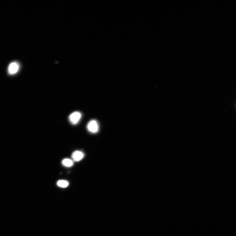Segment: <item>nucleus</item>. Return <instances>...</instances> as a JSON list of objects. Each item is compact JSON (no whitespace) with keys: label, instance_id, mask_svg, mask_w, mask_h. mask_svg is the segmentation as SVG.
<instances>
[{"label":"nucleus","instance_id":"obj_1","mask_svg":"<svg viewBox=\"0 0 236 236\" xmlns=\"http://www.w3.org/2000/svg\"><path fill=\"white\" fill-rule=\"evenodd\" d=\"M87 129L92 133H96L99 129V126L97 121L92 120L88 123Z\"/></svg>","mask_w":236,"mask_h":236},{"label":"nucleus","instance_id":"obj_2","mask_svg":"<svg viewBox=\"0 0 236 236\" xmlns=\"http://www.w3.org/2000/svg\"><path fill=\"white\" fill-rule=\"evenodd\" d=\"M81 116L82 114L80 112H75L72 113L69 116V120L72 124L76 125L80 121Z\"/></svg>","mask_w":236,"mask_h":236},{"label":"nucleus","instance_id":"obj_3","mask_svg":"<svg viewBox=\"0 0 236 236\" xmlns=\"http://www.w3.org/2000/svg\"><path fill=\"white\" fill-rule=\"evenodd\" d=\"M19 66L16 62H13L10 64L8 67V72L9 74L13 75L16 73L18 71Z\"/></svg>","mask_w":236,"mask_h":236},{"label":"nucleus","instance_id":"obj_4","mask_svg":"<svg viewBox=\"0 0 236 236\" xmlns=\"http://www.w3.org/2000/svg\"><path fill=\"white\" fill-rule=\"evenodd\" d=\"M84 156L85 155L82 152L76 151L73 152L72 155V158L73 161L77 162L81 160Z\"/></svg>","mask_w":236,"mask_h":236},{"label":"nucleus","instance_id":"obj_5","mask_svg":"<svg viewBox=\"0 0 236 236\" xmlns=\"http://www.w3.org/2000/svg\"><path fill=\"white\" fill-rule=\"evenodd\" d=\"M62 165L66 167H70L73 164V161L69 159H65L63 160L62 162Z\"/></svg>","mask_w":236,"mask_h":236},{"label":"nucleus","instance_id":"obj_6","mask_svg":"<svg viewBox=\"0 0 236 236\" xmlns=\"http://www.w3.org/2000/svg\"><path fill=\"white\" fill-rule=\"evenodd\" d=\"M57 185L62 188H65L67 187L69 185L68 182L65 180H61L57 181Z\"/></svg>","mask_w":236,"mask_h":236}]
</instances>
